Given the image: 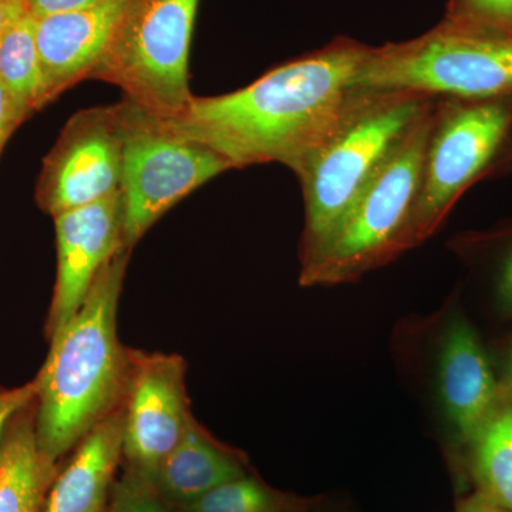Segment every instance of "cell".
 Masks as SVG:
<instances>
[{
  "label": "cell",
  "mask_w": 512,
  "mask_h": 512,
  "mask_svg": "<svg viewBox=\"0 0 512 512\" xmlns=\"http://www.w3.org/2000/svg\"><path fill=\"white\" fill-rule=\"evenodd\" d=\"M200 0H127L119 26L90 79L158 119L177 116L192 97L188 60Z\"/></svg>",
  "instance_id": "5"
},
{
  "label": "cell",
  "mask_w": 512,
  "mask_h": 512,
  "mask_svg": "<svg viewBox=\"0 0 512 512\" xmlns=\"http://www.w3.org/2000/svg\"><path fill=\"white\" fill-rule=\"evenodd\" d=\"M53 218L57 278L46 323L49 339L55 338L82 308L101 268L121 249H127L120 191Z\"/></svg>",
  "instance_id": "11"
},
{
  "label": "cell",
  "mask_w": 512,
  "mask_h": 512,
  "mask_svg": "<svg viewBox=\"0 0 512 512\" xmlns=\"http://www.w3.org/2000/svg\"><path fill=\"white\" fill-rule=\"evenodd\" d=\"M370 52L372 47L338 40L235 92L194 96L180 114L161 120L232 168L279 163L292 170L339 119Z\"/></svg>",
  "instance_id": "1"
},
{
  "label": "cell",
  "mask_w": 512,
  "mask_h": 512,
  "mask_svg": "<svg viewBox=\"0 0 512 512\" xmlns=\"http://www.w3.org/2000/svg\"><path fill=\"white\" fill-rule=\"evenodd\" d=\"M124 128L120 192L127 249L192 191L232 165L211 148L180 136L136 104L120 101Z\"/></svg>",
  "instance_id": "8"
},
{
  "label": "cell",
  "mask_w": 512,
  "mask_h": 512,
  "mask_svg": "<svg viewBox=\"0 0 512 512\" xmlns=\"http://www.w3.org/2000/svg\"><path fill=\"white\" fill-rule=\"evenodd\" d=\"M454 512H510L501 508L500 505L494 504L493 501L487 500L481 494H473L464 500L463 503L457 505Z\"/></svg>",
  "instance_id": "25"
},
{
  "label": "cell",
  "mask_w": 512,
  "mask_h": 512,
  "mask_svg": "<svg viewBox=\"0 0 512 512\" xmlns=\"http://www.w3.org/2000/svg\"><path fill=\"white\" fill-rule=\"evenodd\" d=\"M356 92H407L485 100L512 94V36L443 26L402 45L373 49Z\"/></svg>",
  "instance_id": "4"
},
{
  "label": "cell",
  "mask_w": 512,
  "mask_h": 512,
  "mask_svg": "<svg viewBox=\"0 0 512 512\" xmlns=\"http://www.w3.org/2000/svg\"><path fill=\"white\" fill-rule=\"evenodd\" d=\"M109 512H174L153 483L128 470L113 485Z\"/></svg>",
  "instance_id": "20"
},
{
  "label": "cell",
  "mask_w": 512,
  "mask_h": 512,
  "mask_svg": "<svg viewBox=\"0 0 512 512\" xmlns=\"http://www.w3.org/2000/svg\"><path fill=\"white\" fill-rule=\"evenodd\" d=\"M245 476L238 453L218 443L192 417L183 440L161 464L154 487L165 503L177 508Z\"/></svg>",
  "instance_id": "15"
},
{
  "label": "cell",
  "mask_w": 512,
  "mask_h": 512,
  "mask_svg": "<svg viewBox=\"0 0 512 512\" xmlns=\"http://www.w3.org/2000/svg\"><path fill=\"white\" fill-rule=\"evenodd\" d=\"M512 131L510 96L437 99L407 249L429 238L460 195L490 170Z\"/></svg>",
  "instance_id": "7"
},
{
  "label": "cell",
  "mask_w": 512,
  "mask_h": 512,
  "mask_svg": "<svg viewBox=\"0 0 512 512\" xmlns=\"http://www.w3.org/2000/svg\"><path fill=\"white\" fill-rule=\"evenodd\" d=\"M500 296L504 305L512 311V252L505 259L500 278Z\"/></svg>",
  "instance_id": "26"
},
{
  "label": "cell",
  "mask_w": 512,
  "mask_h": 512,
  "mask_svg": "<svg viewBox=\"0 0 512 512\" xmlns=\"http://www.w3.org/2000/svg\"><path fill=\"white\" fill-rule=\"evenodd\" d=\"M25 9L22 0H0V36L9 25L10 20Z\"/></svg>",
  "instance_id": "27"
},
{
  "label": "cell",
  "mask_w": 512,
  "mask_h": 512,
  "mask_svg": "<svg viewBox=\"0 0 512 512\" xmlns=\"http://www.w3.org/2000/svg\"><path fill=\"white\" fill-rule=\"evenodd\" d=\"M183 357L128 349L123 402V457L128 470L154 484L165 458L192 420Z\"/></svg>",
  "instance_id": "9"
},
{
  "label": "cell",
  "mask_w": 512,
  "mask_h": 512,
  "mask_svg": "<svg viewBox=\"0 0 512 512\" xmlns=\"http://www.w3.org/2000/svg\"><path fill=\"white\" fill-rule=\"evenodd\" d=\"M315 501L282 494L256 480L241 477L214 488L198 500L173 508L174 512H306Z\"/></svg>",
  "instance_id": "19"
},
{
  "label": "cell",
  "mask_w": 512,
  "mask_h": 512,
  "mask_svg": "<svg viewBox=\"0 0 512 512\" xmlns=\"http://www.w3.org/2000/svg\"><path fill=\"white\" fill-rule=\"evenodd\" d=\"M306 512H326V511H325V510H322V508H320L319 503H316L315 505H313V507L311 508V510L306 511Z\"/></svg>",
  "instance_id": "28"
},
{
  "label": "cell",
  "mask_w": 512,
  "mask_h": 512,
  "mask_svg": "<svg viewBox=\"0 0 512 512\" xmlns=\"http://www.w3.org/2000/svg\"><path fill=\"white\" fill-rule=\"evenodd\" d=\"M437 384L451 430L470 447L501 400L487 353L464 319L451 320L441 336Z\"/></svg>",
  "instance_id": "13"
},
{
  "label": "cell",
  "mask_w": 512,
  "mask_h": 512,
  "mask_svg": "<svg viewBox=\"0 0 512 512\" xmlns=\"http://www.w3.org/2000/svg\"><path fill=\"white\" fill-rule=\"evenodd\" d=\"M0 82L26 119L45 107L36 18L26 8L10 20L0 36Z\"/></svg>",
  "instance_id": "17"
},
{
  "label": "cell",
  "mask_w": 512,
  "mask_h": 512,
  "mask_svg": "<svg viewBox=\"0 0 512 512\" xmlns=\"http://www.w3.org/2000/svg\"><path fill=\"white\" fill-rule=\"evenodd\" d=\"M104 2L107 0H22L26 10L36 19L89 9Z\"/></svg>",
  "instance_id": "22"
},
{
  "label": "cell",
  "mask_w": 512,
  "mask_h": 512,
  "mask_svg": "<svg viewBox=\"0 0 512 512\" xmlns=\"http://www.w3.org/2000/svg\"><path fill=\"white\" fill-rule=\"evenodd\" d=\"M26 120V117L20 113L15 101L6 92L5 86L0 82V153L5 147L6 141L12 136L16 130Z\"/></svg>",
  "instance_id": "23"
},
{
  "label": "cell",
  "mask_w": 512,
  "mask_h": 512,
  "mask_svg": "<svg viewBox=\"0 0 512 512\" xmlns=\"http://www.w3.org/2000/svg\"><path fill=\"white\" fill-rule=\"evenodd\" d=\"M57 463L40 450L36 399L9 421L0 448V512H40L57 476Z\"/></svg>",
  "instance_id": "16"
},
{
  "label": "cell",
  "mask_w": 512,
  "mask_h": 512,
  "mask_svg": "<svg viewBox=\"0 0 512 512\" xmlns=\"http://www.w3.org/2000/svg\"><path fill=\"white\" fill-rule=\"evenodd\" d=\"M127 0L36 19V43L43 73L45 106L90 79L109 47Z\"/></svg>",
  "instance_id": "12"
},
{
  "label": "cell",
  "mask_w": 512,
  "mask_h": 512,
  "mask_svg": "<svg viewBox=\"0 0 512 512\" xmlns=\"http://www.w3.org/2000/svg\"><path fill=\"white\" fill-rule=\"evenodd\" d=\"M434 106L404 137L357 198L318 264L301 275L303 285L353 281L406 251Z\"/></svg>",
  "instance_id": "6"
},
{
  "label": "cell",
  "mask_w": 512,
  "mask_h": 512,
  "mask_svg": "<svg viewBox=\"0 0 512 512\" xmlns=\"http://www.w3.org/2000/svg\"><path fill=\"white\" fill-rule=\"evenodd\" d=\"M436 100L355 90L328 133L292 168L305 202L301 275L318 264L357 198Z\"/></svg>",
  "instance_id": "3"
},
{
  "label": "cell",
  "mask_w": 512,
  "mask_h": 512,
  "mask_svg": "<svg viewBox=\"0 0 512 512\" xmlns=\"http://www.w3.org/2000/svg\"><path fill=\"white\" fill-rule=\"evenodd\" d=\"M511 377H512V362H511Z\"/></svg>",
  "instance_id": "29"
},
{
  "label": "cell",
  "mask_w": 512,
  "mask_h": 512,
  "mask_svg": "<svg viewBox=\"0 0 512 512\" xmlns=\"http://www.w3.org/2000/svg\"><path fill=\"white\" fill-rule=\"evenodd\" d=\"M123 146L120 104L77 111L43 161L36 188L39 207L56 217L116 194Z\"/></svg>",
  "instance_id": "10"
},
{
  "label": "cell",
  "mask_w": 512,
  "mask_h": 512,
  "mask_svg": "<svg viewBox=\"0 0 512 512\" xmlns=\"http://www.w3.org/2000/svg\"><path fill=\"white\" fill-rule=\"evenodd\" d=\"M130 254L121 249L101 268L82 308L50 339L36 376L37 444L56 463L123 402L128 349L117 333V311Z\"/></svg>",
  "instance_id": "2"
},
{
  "label": "cell",
  "mask_w": 512,
  "mask_h": 512,
  "mask_svg": "<svg viewBox=\"0 0 512 512\" xmlns=\"http://www.w3.org/2000/svg\"><path fill=\"white\" fill-rule=\"evenodd\" d=\"M123 407H117L77 444L57 474L40 512H104L123 457Z\"/></svg>",
  "instance_id": "14"
},
{
  "label": "cell",
  "mask_w": 512,
  "mask_h": 512,
  "mask_svg": "<svg viewBox=\"0 0 512 512\" xmlns=\"http://www.w3.org/2000/svg\"><path fill=\"white\" fill-rule=\"evenodd\" d=\"M37 392H39L37 377L32 382L15 387V389L0 386V448H2L3 434H5L9 421L16 413L25 409L36 399Z\"/></svg>",
  "instance_id": "21"
},
{
  "label": "cell",
  "mask_w": 512,
  "mask_h": 512,
  "mask_svg": "<svg viewBox=\"0 0 512 512\" xmlns=\"http://www.w3.org/2000/svg\"><path fill=\"white\" fill-rule=\"evenodd\" d=\"M470 448V474L476 493L512 512V406L497 409Z\"/></svg>",
  "instance_id": "18"
},
{
  "label": "cell",
  "mask_w": 512,
  "mask_h": 512,
  "mask_svg": "<svg viewBox=\"0 0 512 512\" xmlns=\"http://www.w3.org/2000/svg\"><path fill=\"white\" fill-rule=\"evenodd\" d=\"M471 12L494 22H512V0H464Z\"/></svg>",
  "instance_id": "24"
}]
</instances>
